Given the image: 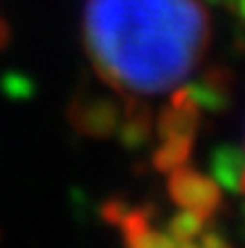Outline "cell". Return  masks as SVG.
Listing matches in <instances>:
<instances>
[{
  "label": "cell",
  "mask_w": 245,
  "mask_h": 248,
  "mask_svg": "<svg viewBox=\"0 0 245 248\" xmlns=\"http://www.w3.org/2000/svg\"><path fill=\"white\" fill-rule=\"evenodd\" d=\"M85 37L108 85L159 98L195 74L208 21L198 0H87Z\"/></svg>",
  "instance_id": "1"
}]
</instances>
